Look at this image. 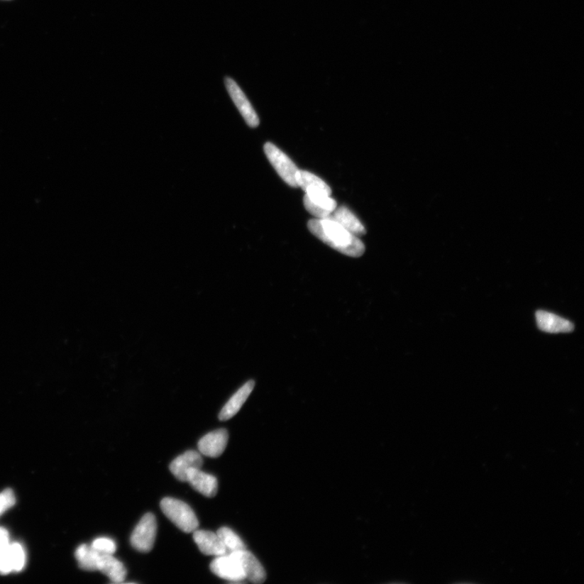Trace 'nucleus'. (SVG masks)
<instances>
[{
    "instance_id": "nucleus-1",
    "label": "nucleus",
    "mask_w": 584,
    "mask_h": 584,
    "mask_svg": "<svg viewBox=\"0 0 584 584\" xmlns=\"http://www.w3.org/2000/svg\"><path fill=\"white\" fill-rule=\"evenodd\" d=\"M311 233L336 251L351 258H360L365 246L358 236L351 234L341 225L330 219H314L308 222Z\"/></svg>"
},
{
    "instance_id": "nucleus-2",
    "label": "nucleus",
    "mask_w": 584,
    "mask_h": 584,
    "mask_svg": "<svg viewBox=\"0 0 584 584\" xmlns=\"http://www.w3.org/2000/svg\"><path fill=\"white\" fill-rule=\"evenodd\" d=\"M160 507L163 514L181 531L190 533L198 529L199 522L188 504L178 499L165 497L161 501Z\"/></svg>"
},
{
    "instance_id": "nucleus-3",
    "label": "nucleus",
    "mask_w": 584,
    "mask_h": 584,
    "mask_svg": "<svg viewBox=\"0 0 584 584\" xmlns=\"http://www.w3.org/2000/svg\"><path fill=\"white\" fill-rule=\"evenodd\" d=\"M264 151L271 165L285 182L292 188H297L296 175L299 169L291 158L273 143H265Z\"/></svg>"
},
{
    "instance_id": "nucleus-4",
    "label": "nucleus",
    "mask_w": 584,
    "mask_h": 584,
    "mask_svg": "<svg viewBox=\"0 0 584 584\" xmlns=\"http://www.w3.org/2000/svg\"><path fill=\"white\" fill-rule=\"evenodd\" d=\"M157 535V521L152 513L145 514L133 531L130 541L139 552H150L155 546Z\"/></svg>"
},
{
    "instance_id": "nucleus-5",
    "label": "nucleus",
    "mask_w": 584,
    "mask_h": 584,
    "mask_svg": "<svg viewBox=\"0 0 584 584\" xmlns=\"http://www.w3.org/2000/svg\"><path fill=\"white\" fill-rule=\"evenodd\" d=\"M225 87L231 100L233 101L241 116L245 119L248 126L251 128H257L260 123L259 117L241 88L231 77L225 78Z\"/></svg>"
},
{
    "instance_id": "nucleus-6",
    "label": "nucleus",
    "mask_w": 584,
    "mask_h": 584,
    "mask_svg": "<svg viewBox=\"0 0 584 584\" xmlns=\"http://www.w3.org/2000/svg\"><path fill=\"white\" fill-rule=\"evenodd\" d=\"M209 568L214 575L231 582H241L246 578L239 560L232 553L218 556Z\"/></svg>"
},
{
    "instance_id": "nucleus-7",
    "label": "nucleus",
    "mask_w": 584,
    "mask_h": 584,
    "mask_svg": "<svg viewBox=\"0 0 584 584\" xmlns=\"http://www.w3.org/2000/svg\"><path fill=\"white\" fill-rule=\"evenodd\" d=\"M228 433L225 429H220L204 436L198 442V450L202 455L217 458L222 455L228 441Z\"/></svg>"
},
{
    "instance_id": "nucleus-8",
    "label": "nucleus",
    "mask_w": 584,
    "mask_h": 584,
    "mask_svg": "<svg viewBox=\"0 0 584 584\" xmlns=\"http://www.w3.org/2000/svg\"><path fill=\"white\" fill-rule=\"evenodd\" d=\"M203 459L199 452L195 451H186L174 459L170 465V470L180 481L187 482L188 473L191 469L201 468Z\"/></svg>"
},
{
    "instance_id": "nucleus-9",
    "label": "nucleus",
    "mask_w": 584,
    "mask_h": 584,
    "mask_svg": "<svg viewBox=\"0 0 584 584\" xmlns=\"http://www.w3.org/2000/svg\"><path fill=\"white\" fill-rule=\"evenodd\" d=\"M536 320L538 328L544 332L570 333L574 330V324L571 321L547 311H537Z\"/></svg>"
},
{
    "instance_id": "nucleus-10",
    "label": "nucleus",
    "mask_w": 584,
    "mask_h": 584,
    "mask_svg": "<svg viewBox=\"0 0 584 584\" xmlns=\"http://www.w3.org/2000/svg\"><path fill=\"white\" fill-rule=\"evenodd\" d=\"M239 560L246 578L253 583H263L266 580L264 567L255 556L246 549L231 553Z\"/></svg>"
},
{
    "instance_id": "nucleus-11",
    "label": "nucleus",
    "mask_w": 584,
    "mask_h": 584,
    "mask_svg": "<svg viewBox=\"0 0 584 584\" xmlns=\"http://www.w3.org/2000/svg\"><path fill=\"white\" fill-rule=\"evenodd\" d=\"M304 206L316 219H328L337 208V202L331 196L307 195L304 197Z\"/></svg>"
},
{
    "instance_id": "nucleus-12",
    "label": "nucleus",
    "mask_w": 584,
    "mask_h": 584,
    "mask_svg": "<svg viewBox=\"0 0 584 584\" xmlns=\"http://www.w3.org/2000/svg\"><path fill=\"white\" fill-rule=\"evenodd\" d=\"M190 485L194 489L207 497H213L217 495L218 480L214 475L202 472L201 468L191 469L188 473Z\"/></svg>"
},
{
    "instance_id": "nucleus-13",
    "label": "nucleus",
    "mask_w": 584,
    "mask_h": 584,
    "mask_svg": "<svg viewBox=\"0 0 584 584\" xmlns=\"http://www.w3.org/2000/svg\"><path fill=\"white\" fill-rule=\"evenodd\" d=\"M194 540L200 551L205 555L221 556L226 553V549L216 533L206 530H195Z\"/></svg>"
},
{
    "instance_id": "nucleus-14",
    "label": "nucleus",
    "mask_w": 584,
    "mask_h": 584,
    "mask_svg": "<svg viewBox=\"0 0 584 584\" xmlns=\"http://www.w3.org/2000/svg\"><path fill=\"white\" fill-rule=\"evenodd\" d=\"M255 382L250 380L238 390L236 393L226 402L222 411L220 412L219 415L220 421H228V419L236 416L248 400L249 395L253 392Z\"/></svg>"
},
{
    "instance_id": "nucleus-15",
    "label": "nucleus",
    "mask_w": 584,
    "mask_h": 584,
    "mask_svg": "<svg viewBox=\"0 0 584 584\" xmlns=\"http://www.w3.org/2000/svg\"><path fill=\"white\" fill-rule=\"evenodd\" d=\"M297 186L307 195L331 196L332 190L324 180L316 175L306 171H298L296 175Z\"/></svg>"
},
{
    "instance_id": "nucleus-16",
    "label": "nucleus",
    "mask_w": 584,
    "mask_h": 584,
    "mask_svg": "<svg viewBox=\"0 0 584 584\" xmlns=\"http://www.w3.org/2000/svg\"><path fill=\"white\" fill-rule=\"evenodd\" d=\"M97 571L109 577L113 583H122L126 580L127 570L126 566L112 554H99Z\"/></svg>"
},
{
    "instance_id": "nucleus-17",
    "label": "nucleus",
    "mask_w": 584,
    "mask_h": 584,
    "mask_svg": "<svg viewBox=\"0 0 584 584\" xmlns=\"http://www.w3.org/2000/svg\"><path fill=\"white\" fill-rule=\"evenodd\" d=\"M328 219L341 225L343 228L356 236L359 237L366 234L365 226L348 207L343 206L337 207Z\"/></svg>"
},
{
    "instance_id": "nucleus-18",
    "label": "nucleus",
    "mask_w": 584,
    "mask_h": 584,
    "mask_svg": "<svg viewBox=\"0 0 584 584\" xmlns=\"http://www.w3.org/2000/svg\"><path fill=\"white\" fill-rule=\"evenodd\" d=\"M100 553L87 544H82L75 553L76 558L80 568L84 571H97V564Z\"/></svg>"
},
{
    "instance_id": "nucleus-19",
    "label": "nucleus",
    "mask_w": 584,
    "mask_h": 584,
    "mask_svg": "<svg viewBox=\"0 0 584 584\" xmlns=\"http://www.w3.org/2000/svg\"><path fill=\"white\" fill-rule=\"evenodd\" d=\"M217 534L221 541L223 542L226 553H231L246 549V544L242 541L241 537L237 536L229 527H221L218 530Z\"/></svg>"
},
{
    "instance_id": "nucleus-20",
    "label": "nucleus",
    "mask_w": 584,
    "mask_h": 584,
    "mask_svg": "<svg viewBox=\"0 0 584 584\" xmlns=\"http://www.w3.org/2000/svg\"><path fill=\"white\" fill-rule=\"evenodd\" d=\"M9 531L0 527V575H8L12 572L9 560Z\"/></svg>"
},
{
    "instance_id": "nucleus-21",
    "label": "nucleus",
    "mask_w": 584,
    "mask_h": 584,
    "mask_svg": "<svg viewBox=\"0 0 584 584\" xmlns=\"http://www.w3.org/2000/svg\"><path fill=\"white\" fill-rule=\"evenodd\" d=\"M9 560L12 571L20 572L26 565L25 549L20 543L10 544Z\"/></svg>"
},
{
    "instance_id": "nucleus-22",
    "label": "nucleus",
    "mask_w": 584,
    "mask_h": 584,
    "mask_svg": "<svg viewBox=\"0 0 584 584\" xmlns=\"http://www.w3.org/2000/svg\"><path fill=\"white\" fill-rule=\"evenodd\" d=\"M92 547L101 553L113 554L116 551V544L110 538L100 537L96 539Z\"/></svg>"
},
{
    "instance_id": "nucleus-23",
    "label": "nucleus",
    "mask_w": 584,
    "mask_h": 584,
    "mask_svg": "<svg viewBox=\"0 0 584 584\" xmlns=\"http://www.w3.org/2000/svg\"><path fill=\"white\" fill-rule=\"evenodd\" d=\"M16 503L14 492L11 489H7L0 492V514L13 507Z\"/></svg>"
}]
</instances>
